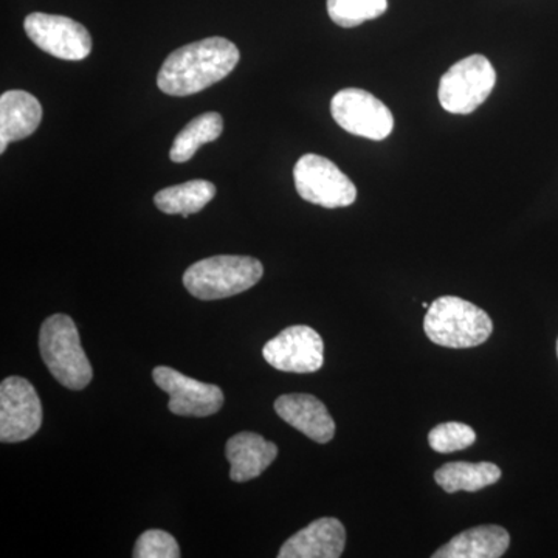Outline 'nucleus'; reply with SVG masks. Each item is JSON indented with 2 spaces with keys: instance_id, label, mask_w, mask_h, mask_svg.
<instances>
[{
  "instance_id": "obj_1",
  "label": "nucleus",
  "mask_w": 558,
  "mask_h": 558,
  "mask_svg": "<svg viewBox=\"0 0 558 558\" xmlns=\"http://www.w3.org/2000/svg\"><path fill=\"white\" fill-rule=\"evenodd\" d=\"M240 50L226 38H207L172 51L157 75V86L171 97H189L229 76Z\"/></svg>"
},
{
  "instance_id": "obj_2",
  "label": "nucleus",
  "mask_w": 558,
  "mask_h": 558,
  "mask_svg": "<svg viewBox=\"0 0 558 558\" xmlns=\"http://www.w3.org/2000/svg\"><path fill=\"white\" fill-rule=\"evenodd\" d=\"M424 329L429 341L439 347L465 349L486 343L494 322L470 301L447 295L429 304Z\"/></svg>"
},
{
  "instance_id": "obj_3",
  "label": "nucleus",
  "mask_w": 558,
  "mask_h": 558,
  "mask_svg": "<svg viewBox=\"0 0 558 558\" xmlns=\"http://www.w3.org/2000/svg\"><path fill=\"white\" fill-rule=\"evenodd\" d=\"M40 357L62 387L80 391L90 384L94 371L81 347L78 329L64 314L51 315L39 333Z\"/></svg>"
},
{
  "instance_id": "obj_4",
  "label": "nucleus",
  "mask_w": 558,
  "mask_h": 558,
  "mask_svg": "<svg viewBox=\"0 0 558 558\" xmlns=\"http://www.w3.org/2000/svg\"><path fill=\"white\" fill-rule=\"evenodd\" d=\"M263 275V264L252 256L220 255L190 266L183 286L196 299L222 300L252 289Z\"/></svg>"
},
{
  "instance_id": "obj_5",
  "label": "nucleus",
  "mask_w": 558,
  "mask_h": 558,
  "mask_svg": "<svg viewBox=\"0 0 558 558\" xmlns=\"http://www.w3.org/2000/svg\"><path fill=\"white\" fill-rule=\"evenodd\" d=\"M497 83L494 65L483 54H472L451 65L439 83V102L447 112L468 116L487 100Z\"/></svg>"
},
{
  "instance_id": "obj_6",
  "label": "nucleus",
  "mask_w": 558,
  "mask_h": 558,
  "mask_svg": "<svg viewBox=\"0 0 558 558\" xmlns=\"http://www.w3.org/2000/svg\"><path fill=\"white\" fill-rule=\"evenodd\" d=\"M293 180L301 199L325 208H343L357 199L352 180L333 161L306 154L293 168Z\"/></svg>"
},
{
  "instance_id": "obj_7",
  "label": "nucleus",
  "mask_w": 558,
  "mask_h": 558,
  "mask_svg": "<svg viewBox=\"0 0 558 558\" xmlns=\"http://www.w3.org/2000/svg\"><path fill=\"white\" fill-rule=\"evenodd\" d=\"M333 120L349 134L385 140L395 130V117L379 98L363 89H343L330 101Z\"/></svg>"
},
{
  "instance_id": "obj_8",
  "label": "nucleus",
  "mask_w": 558,
  "mask_h": 558,
  "mask_svg": "<svg viewBox=\"0 0 558 558\" xmlns=\"http://www.w3.org/2000/svg\"><path fill=\"white\" fill-rule=\"evenodd\" d=\"M25 33L40 50L65 61H83L92 51V36L84 25L58 14L32 13Z\"/></svg>"
},
{
  "instance_id": "obj_9",
  "label": "nucleus",
  "mask_w": 558,
  "mask_h": 558,
  "mask_svg": "<svg viewBox=\"0 0 558 558\" xmlns=\"http://www.w3.org/2000/svg\"><path fill=\"white\" fill-rule=\"evenodd\" d=\"M43 425V405L33 385L24 377H9L0 385V440L5 444L31 439Z\"/></svg>"
},
{
  "instance_id": "obj_10",
  "label": "nucleus",
  "mask_w": 558,
  "mask_h": 558,
  "mask_svg": "<svg viewBox=\"0 0 558 558\" xmlns=\"http://www.w3.org/2000/svg\"><path fill=\"white\" fill-rule=\"evenodd\" d=\"M263 355L275 369L311 374L322 369L325 343L317 330L310 326H290L275 339L267 341Z\"/></svg>"
},
{
  "instance_id": "obj_11",
  "label": "nucleus",
  "mask_w": 558,
  "mask_h": 558,
  "mask_svg": "<svg viewBox=\"0 0 558 558\" xmlns=\"http://www.w3.org/2000/svg\"><path fill=\"white\" fill-rule=\"evenodd\" d=\"M154 381L170 396L168 409L178 416L207 417L218 413L223 405L222 389L183 376L168 366L153 371Z\"/></svg>"
},
{
  "instance_id": "obj_12",
  "label": "nucleus",
  "mask_w": 558,
  "mask_h": 558,
  "mask_svg": "<svg viewBox=\"0 0 558 558\" xmlns=\"http://www.w3.org/2000/svg\"><path fill=\"white\" fill-rule=\"evenodd\" d=\"M347 545V531L340 520L325 517L292 535L279 549V558H339Z\"/></svg>"
},
{
  "instance_id": "obj_13",
  "label": "nucleus",
  "mask_w": 558,
  "mask_h": 558,
  "mask_svg": "<svg viewBox=\"0 0 558 558\" xmlns=\"http://www.w3.org/2000/svg\"><path fill=\"white\" fill-rule=\"evenodd\" d=\"M282 421L318 444H328L336 435V422L322 400L312 395H284L275 402Z\"/></svg>"
},
{
  "instance_id": "obj_14",
  "label": "nucleus",
  "mask_w": 558,
  "mask_h": 558,
  "mask_svg": "<svg viewBox=\"0 0 558 558\" xmlns=\"http://www.w3.org/2000/svg\"><path fill=\"white\" fill-rule=\"evenodd\" d=\"M226 457L231 465L230 478L234 483H247L269 469L278 457V447L258 433H238L227 442Z\"/></svg>"
},
{
  "instance_id": "obj_15",
  "label": "nucleus",
  "mask_w": 558,
  "mask_h": 558,
  "mask_svg": "<svg viewBox=\"0 0 558 558\" xmlns=\"http://www.w3.org/2000/svg\"><path fill=\"white\" fill-rule=\"evenodd\" d=\"M43 120V106L35 95L25 90H9L0 97V153L11 142L31 137Z\"/></svg>"
},
{
  "instance_id": "obj_16",
  "label": "nucleus",
  "mask_w": 558,
  "mask_h": 558,
  "mask_svg": "<svg viewBox=\"0 0 558 558\" xmlns=\"http://www.w3.org/2000/svg\"><path fill=\"white\" fill-rule=\"evenodd\" d=\"M509 545L510 535L505 527L487 524L461 532L436 550L433 558H499Z\"/></svg>"
},
{
  "instance_id": "obj_17",
  "label": "nucleus",
  "mask_w": 558,
  "mask_h": 558,
  "mask_svg": "<svg viewBox=\"0 0 558 558\" xmlns=\"http://www.w3.org/2000/svg\"><path fill=\"white\" fill-rule=\"evenodd\" d=\"M502 472L497 464L492 462H449L436 470V483L447 494L454 492H478L481 488L498 483Z\"/></svg>"
},
{
  "instance_id": "obj_18",
  "label": "nucleus",
  "mask_w": 558,
  "mask_h": 558,
  "mask_svg": "<svg viewBox=\"0 0 558 558\" xmlns=\"http://www.w3.org/2000/svg\"><path fill=\"white\" fill-rule=\"evenodd\" d=\"M216 186L208 180H190L180 185L160 190L154 197V204L167 215H182L189 218L207 207L215 199Z\"/></svg>"
},
{
  "instance_id": "obj_19",
  "label": "nucleus",
  "mask_w": 558,
  "mask_h": 558,
  "mask_svg": "<svg viewBox=\"0 0 558 558\" xmlns=\"http://www.w3.org/2000/svg\"><path fill=\"white\" fill-rule=\"evenodd\" d=\"M223 131V120L218 112L202 113L191 120L182 131L179 132L170 150V159L174 163H185L193 159L194 154L205 143L215 142Z\"/></svg>"
},
{
  "instance_id": "obj_20",
  "label": "nucleus",
  "mask_w": 558,
  "mask_h": 558,
  "mask_svg": "<svg viewBox=\"0 0 558 558\" xmlns=\"http://www.w3.org/2000/svg\"><path fill=\"white\" fill-rule=\"evenodd\" d=\"M388 9V0H328L330 20L343 28L359 27L377 20Z\"/></svg>"
},
{
  "instance_id": "obj_21",
  "label": "nucleus",
  "mask_w": 558,
  "mask_h": 558,
  "mask_svg": "<svg viewBox=\"0 0 558 558\" xmlns=\"http://www.w3.org/2000/svg\"><path fill=\"white\" fill-rule=\"evenodd\" d=\"M475 440V429L461 422H446L433 428L428 435L429 447L444 454L469 449Z\"/></svg>"
},
{
  "instance_id": "obj_22",
  "label": "nucleus",
  "mask_w": 558,
  "mask_h": 558,
  "mask_svg": "<svg viewBox=\"0 0 558 558\" xmlns=\"http://www.w3.org/2000/svg\"><path fill=\"white\" fill-rule=\"evenodd\" d=\"M135 558H179L178 539L160 529H150L140 535L134 548Z\"/></svg>"
},
{
  "instance_id": "obj_23",
  "label": "nucleus",
  "mask_w": 558,
  "mask_h": 558,
  "mask_svg": "<svg viewBox=\"0 0 558 558\" xmlns=\"http://www.w3.org/2000/svg\"><path fill=\"white\" fill-rule=\"evenodd\" d=\"M422 307H424V310H428V303H422Z\"/></svg>"
},
{
  "instance_id": "obj_24",
  "label": "nucleus",
  "mask_w": 558,
  "mask_h": 558,
  "mask_svg": "<svg viewBox=\"0 0 558 558\" xmlns=\"http://www.w3.org/2000/svg\"><path fill=\"white\" fill-rule=\"evenodd\" d=\"M557 355H558V340H557Z\"/></svg>"
}]
</instances>
